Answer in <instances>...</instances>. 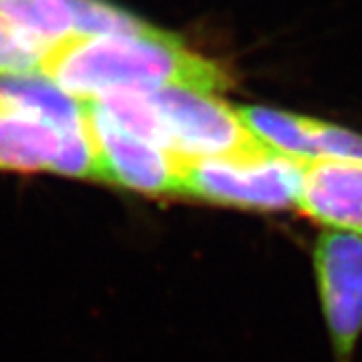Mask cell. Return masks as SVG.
<instances>
[{
    "mask_svg": "<svg viewBox=\"0 0 362 362\" xmlns=\"http://www.w3.org/2000/svg\"><path fill=\"white\" fill-rule=\"evenodd\" d=\"M0 171L57 173L99 181V163L89 131H65L0 99Z\"/></svg>",
    "mask_w": 362,
    "mask_h": 362,
    "instance_id": "4",
    "label": "cell"
},
{
    "mask_svg": "<svg viewBox=\"0 0 362 362\" xmlns=\"http://www.w3.org/2000/svg\"><path fill=\"white\" fill-rule=\"evenodd\" d=\"M99 181L145 195H177V156L123 129L95 101H81Z\"/></svg>",
    "mask_w": 362,
    "mask_h": 362,
    "instance_id": "5",
    "label": "cell"
},
{
    "mask_svg": "<svg viewBox=\"0 0 362 362\" xmlns=\"http://www.w3.org/2000/svg\"><path fill=\"white\" fill-rule=\"evenodd\" d=\"M244 121L259 141L272 151L294 157L300 161H314L308 117L292 115L284 111H274L268 107H235Z\"/></svg>",
    "mask_w": 362,
    "mask_h": 362,
    "instance_id": "10",
    "label": "cell"
},
{
    "mask_svg": "<svg viewBox=\"0 0 362 362\" xmlns=\"http://www.w3.org/2000/svg\"><path fill=\"white\" fill-rule=\"evenodd\" d=\"M47 51L0 16V73H35Z\"/></svg>",
    "mask_w": 362,
    "mask_h": 362,
    "instance_id": "13",
    "label": "cell"
},
{
    "mask_svg": "<svg viewBox=\"0 0 362 362\" xmlns=\"http://www.w3.org/2000/svg\"><path fill=\"white\" fill-rule=\"evenodd\" d=\"M75 14V37H139L156 26L105 0H69Z\"/></svg>",
    "mask_w": 362,
    "mask_h": 362,
    "instance_id": "11",
    "label": "cell"
},
{
    "mask_svg": "<svg viewBox=\"0 0 362 362\" xmlns=\"http://www.w3.org/2000/svg\"><path fill=\"white\" fill-rule=\"evenodd\" d=\"M145 95L156 111L161 143L175 156H238L266 147L244 125L238 109L216 93L165 87Z\"/></svg>",
    "mask_w": 362,
    "mask_h": 362,
    "instance_id": "3",
    "label": "cell"
},
{
    "mask_svg": "<svg viewBox=\"0 0 362 362\" xmlns=\"http://www.w3.org/2000/svg\"><path fill=\"white\" fill-rule=\"evenodd\" d=\"M312 262L334 358L349 362L362 332V235L324 230Z\"/></svg>",
    "mask_w": 362,
    "mask_h": 362,
    "instance_id": "6",
    "label": "cell"
},
{
    "mask_svg": "<svg viewBox=\"0 0 362 362\" xmlns=\"http://www.w3.org/2000/svg\"><path fill=\"white\" fill-rule=\"evenodd\" d=\"M0 99L18 105L65 131L87 129L81 99L42 73H0Z\"/></svg>",
    "mask_w": 362,
    "mask_h": 362,
    "instance_id": "8",
    "label": "cell"
},
{
    "mask_svg": "<svg viewBox=\"0 0 362 362\" xmlns=\"http://www.w3.org/2000/svg\"><path fill=\"white\" fill-rule=\"evenodd\" d=\"M39 73L81 101L117 90L228 87L220 66L159 28L139 37H71L47 52Z\"/></svg>",
    "mask_w": 362,
    "mask_h": 362,
    "instance_id": "1",
    "label": "cell"
},
{
    "mask_svg": "<svg viewBox=\"0 0 362 362\" xmlns=\"http://www.w3.org/2000/svg\"><path fill=\"white\" fill-rule=\"evenodd\" d=\"M308 135L314 161L326 159L362 165V135L358 133L308 117Z\"/></svg>",
    "mask_w": 362,
    "mask_h": 362,
    "instance_id": "12",
    "label": "cell"
},
{
    "mask_svg": "<svg viewBox=\"0 0 362 362\" xmlns=\"http://www.w3.org/2000/svg\"><path fill=\"white\" fill-rule=\"evenodd\" d=\"M304 163L270 147L238 156H177V195L244 209L296 207Z\"/></svg>",
    "mask_w": 362,
    "mask_h": 362,
    "instance_id": "2",
    "label": "cell"
},
{
    "mask_svg": "<svg viewBox=\"0 0 362 362\" xmlns=\"http://www.w3.org/2000/svg\"><path fill=\"white\" fill-rule=\"evenodd\" d=\"M296 207L330 230L362 235V165L306 161Z\"/></svg>",
    "mask_w": 362,
    "mask_h": 362,
    "instance_id": "7",
    "label": "cell"
},
{
    "mask_svg": "<svg viewBox=\"0 0 362 362\" xmlns=\"http://www.w3.org/2000/svg\"><path fill=\"white\" fill-rule=\"evenodd\" d=\"M0 16L47 52L75 37V14L69 0H0Z\"/></svg>",
    "mask_w": 362,
    "mask_h": 362,
    "instance_id": "9",
    "label": "cell"
}]
</instances>
